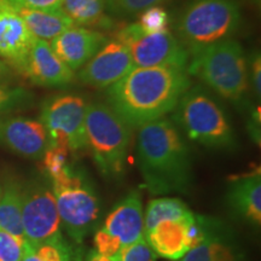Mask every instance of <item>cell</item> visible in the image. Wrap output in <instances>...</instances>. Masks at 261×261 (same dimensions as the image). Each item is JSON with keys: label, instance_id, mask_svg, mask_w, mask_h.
I'll list each match as a JSON object with an SVG mask.
<instances>
[{"label": "cell", "instance_id": "6da1fadb", "mask_svg": "<svg viewBox=\"0 0 261 261\" xmlns=\"http://www.w3.org/2000/svg\"><path fill=\"white\" fill-rule=\"evenodd\" d=\"M190 87L184 68H135L108 87L107 106L130 128H140L172 113Z\"/></svg>", "mask_w": 261, "mask_h": 261}, {"label": "cell", "instance_id": "7a4b0ae2", "mask_svg": "<svg viewBox=\"0 0 261 261\" xmlns=\"http://www.w3.org/2000/svg\"><path fill=\"white\" fill-rule=\"evenodd\" d=\"M137 161L144 187L154 196L188 194L194 172L190 149L172 120L142 126L137 136Z\"/></svg>", "mask_w": 261, "mask_h": 261}, {"label": "cell", "instance_id": "3957f363", "mask_svg": "<svg viewBox=\"0 0 261 261\" xmlns=\"http://www.w3.org/2000/svg\"><path fill=\"white\" fill-rule=\"evenodd\" d=\"M188 73L237 108L248 106V58L237 40L227 39L190 55Z\"/></svg>", "mask_w": 261, "mask_h": 261}, {"label": "cell", "instance_id": "277c9868", "mask_svg": "<svg viewBox=\"0 0 261 261\" xmlns=\"http://www.w3.org/2000/svg\"><path fill=\"white\" fill-rule=\"evenodd\" d=\"M172 113V121L192 142L217 150L237 146L236 133L226 112L205 87H190Z\"/></svg>", "mask_w": 261, "mask_h": 261}, {"label": "cell", "instance_id": "5b68a950", "mask_svg": "<svg viewBox=\"0 0 261 261\" xmlns=\"http://www.w3.org/2000/svg\"><path fill=\"white\" fill-rule=\"evenodd\" d=\"M48 180L62 226L69 240L83 244L100 218V200L92 180L84 168L73 163H68L60 175Z\"/></svg>", "mask_w": 261, "mask_h": 261}, {"label": "cell", "instance_id": "8992f818", "mask_svg": "<svg viewBox=\"0 0 261 261\" xmlns=\"http://www.w3.org/2000/svg\"><path fill=\"white\" fill-rule=\"evenodd\" d=\"M242 15L237 0H190L178 16L175 32L189 54L231 39Z\"/></svg>", "mask_w": 261, "mask_h": 261}, {"label": "cell", "instance_id": "52a82bcc", "mask_svg": "<svg viewBox=\"0 0 261 261\" xmlns=\"http://www.w3.org/2000/svg\"><path fill=\"white\" fill-rule=\"evenodd\" d=\"M87 148L98 171L109 180L125 174L132 128L104 103H91L85 117Z\"/></svg>", "mask_w": 261, "mask_h": 261}, {"label": "cell", "instance_id": "ba28073f", "mask_svg": "<svg viewBox=\"0 0 261 261\" xmlns=\"http://www.w3.org/2000/svg\"><path fill=\"white\" fill-rule=\"evenodd\" d=\"M128 50L136 68L174 67L188 69L190 54L168 29L146 33L138 23L120 28L115 35Z\"/></svg>", "mask_w": 261, "mask_h": 261}, {"label": "cell", "instance_id": "9c48e42d", "mask_svg": "<svg viewBox=\"0 0 261 261\" xmlns=\"http://www.w3.org/2000/svg\"><path fill=\"white\" fill-rule=\"evenodd\" d=\"M22 226L29 246H37L62 234L56 198L48 179H34L22 188Z\"/></svg>", "mask_w": 261, "mask_h": 261}, {"label": "cell", "instance_id": "30bf717a", "mask_svg": "<svg viewBox=\"0 0 261 261\" xmlns=\"http://www.w3.org/2000/svg\"><path fill=\"white\" fill-rule=\"evenodd\" d=\"M86 107L83 98L71 94L50 98L44 103L40 121L47 130L50 145H64L70 152L87 148Z\"/></svg>", "mask_w": 261, "mask_h": 261}, {"label": "cell", "instance_id": "8fae6325", "mask_svg": "<svg viewBox=\"0 0 261 261\" xmlns=\"http://www.w3.org/2000/svg\"><path fill=\"white\" fill-rule=\"evenodd\" d=\"M135 68L132 57L125 45L114 39L109 42L107 41L84 65L79 73V79L81 83L96 89H108Z\"/></svg>", "mask_w": 261, "mask_h": 261}, {"label": "cell", "instance_id": "7c38bea8", "mask_svg": "<svg viewBox=\"0 0 261 261\" xmlns=\"http://www.w3.org/2000/svg\"><path fill=\"white\" fill-rule=\"evenodd\" d=\"M0 145L22 158L41 160L50 140L40 120L0 116Z\"/></svg>", "mask_w": 261, "mask_h": 261}, {"label": "cell", "instance_id": "4fadbf2b", "mask_svg": "<svg viewBox=\"0 0 261 261\" xmlns=\"http://www.w3.org/2000/svg\"><path fill=\"white\" fill-rule=\"evenodd\" d=\"M203 241L177 261H246L237 234L226 223L203 215Z\"/></svg>", "mask_w": 261, "mask_h": 261}, {"label": "cell", "instance_id": "5bb4252c", "mask_svg": "<svg viewBox=\"0 0 261 261\" xmlns=\"http://www.w3.org/2000/svg\"><path fill=\"white\" fill-rule=\"evenodd\" d=\"M34 40L35 38L17 11L6 0H0V57L24 74Z\"/></svg>", "mask_w": 261, "mask_h": 261}, {"label": "cell", "instance_id": "9a60e30c", "mask_svg": "<svg viewBox=\"0 0 261 261\" xmlns=\"http://www.w3.org/2000/svg\"><path fill=\"white\" fill-rule=\"evenodd\" d=\"M24 75L41 87H64L74 79L73 70L55 54L51 45L37 38L29 51Z\"/></svg>", "mask_w": 261, "mask_h": 261}, {"label": "cell", "instance_id": "2e32d148", "mask_svg": "<svg viewBox=\"0 0 261 261\" xmlns=\"http://www.w3.org/2000/svg\"><path fill=\"white\" fill-rule=\"evenodd\" d=\"M106 42L103 33L74 25L52 39L50 45L55 54L74 71L84 67Z\"/></svg>", "mask_w": 261, "mask_h": 261}, {"label": "cell", "instance_id": "e0dca14e", "mask_svg": "<svg viewBox=\"0 0 261 261\" xmlns=\"http://www.w3.org/2000/svg\"><path fill=\"white\" fill-rule=\"evenodd\" d=\"M102 228L119 238L122 246L144 237V212L138 192H129L123 197L108 214Z\"/></svg>", "mask_w": 261, "mask_h": 261}, {"label": "cell", "instance_id": "ac0fdd59", "mask_svg": "<svg viewBox=\"0 0 261 261\" xmlns=\"http://www.w3.org/2000/svg\"><path fill=\"white\" fill-rule=\"evenodd\" d=\"M194 219L195 214L188 219L161 221L144 233L145 241L158 256L177 261L191 250L188 230Z\"/></svg>", "mask_w": 261, "mask_h": 261}, {"label": "cell", "instance_id": "d6986e66", "mask_svg": "<svg viewBox=\"0 0 261 261\" xmlns=\"http://www.w3.org/2000/svg\"><path fill=\"white\" fill-rule=\"evenodd\" d=\"M227 207L237 219L260 226L261 224V177L260 173L234 179L226 194Z\"/></svg>", "mask_w": 261, "mask_h": 261}, {"label": "cell", "instance_id": "ffe728a7", "mask_svg": "<svg viewBox=\"0 0 261 261\" xmlns=\"http://www.w3.org/2000/svg\"><path fill=\"white\" fill-rule=\"evenodd\" d=\"M15 10L24 21L33 37L41 39V40H52V39L57 38L58 35L67 31V29L75 25L74 22L62 10H58V11H42V10L22 8H17Z\"/></svg>", "mask_w": 261, "mask_h": 261}, {"label": "cell", "instance_id": "44dd1931", "mask_svg": "<svg viewBox=\"0 0 261 261\" xmlns=\"http://www.w3.org/2000/svg\"><path fill=\"white\" fill-rule=\"evenodd\" d=\"M83 244L67 240L63 234L37 246L27 243L21 261H84Z\"/></svg>", "mask_w": 261, "mask_h": 261}, {"label": "cell", "instance_id": "7402d4cb", "mask_svg": "<svg viewBox=\"0 0 261 261\" xmlns=\"http://www.w3.org/2000/svg\"><path fill=\"white\" fill-rule=\"evenodd\" d=\"M62 9L74 24L102 29L114 27L112 19L104 15L106 0H63Z\"/></svg>", "mask_w": 261, "mask_h": 261}, {"label": "cell", "instance_id": "603a6c76", "mask_svg": "<svg viewBox=\"0 0 261 261\" xmlns=\"http://www.w3.org/2000/svg\"><path fill=\"white\" fill-rule=\"evenodd\" d=\"M0 230L24 237L22 226V187L10 181L0 194Z\"/></svg>", "mask_w": 261, "mask_h": 261}, {"label": "cell", "instance_id": "cb8c5ba5", "mask_svg": "<svg viewBox=\"0 0 261 261\" xmlns=\"http://www.w3.org/2000/svg\"><path fill=\"white\" fill-rule=\"evenodd\" d=\"M194 217L190 208L178 197H159L149 202L144 213V233L165 220H180Z\"/></svg>", "mask_w": 261, "mask_h": 261}, {"label": "cell", "instance_id": "d4e9b609", "mask_svg": "<svg viewBox=\"0 0 261 261\" xmlns=\"http://www.w3.org/2000/svg\"><path fill=\"white\" fill-rule=\"evenodd\" d=\"M34 102V96L22 87H9L0 84V116L23 110Z\"/></svg>", "mask_w": 261, "mask_h": 261}, {"label": "cell", "instance_id": "484cf974", "mask_svg": "<svg viewBox=\"0 0 261 261\" xmlns=\"http://www.w3.org/2000/svg\"><path fill=\"white\" fill-rule=\"evenodd\" d=\"M70 150L64 145H50L42 156L44 172L47 179H54L60 175L67 167L68 156Z\"/></svg>", "mask_w": 261, "mask_h": 261}, {"label": "cell", "instance_id": "4316f807", "mask_svg": "<svg viewBox=\"0 0 261 261\" xmlns=\"http://www.w3.org/2000/svg\"><path fill=\"white\" fill-rule=\"evenodd\" d=\"M112 259L113 261H155L158 255L145 238L142 237L136 242L122 246Z\"/></svg>", "mask_w": 261, "mask_h": 261}, {"label": "cell", "instance_id": "83f0119b", "mask_svg": "<svg viewBox=\"0 0 261 261\" xmlns=\"http://www.w3.org/2000/svg\"><path fill=\"white\" fill-rule=\"evenodd\" d=\"M137 23L146 33L162 32L168 28L169 15L162 6H151L140 12L139 21Z\"/></svg>", "mask_w": 261, "mask_h": 261}, {"label": "cell", "instance_id": "f1b7e54d", "mask_svg": "<svg viewBox=\"0 0 261 261\" xmlns=\"http://www.w3.org/2000/svg\"><path fill=\"white\" fill-rule=\"evenodd\" d=\"M166 2L168 0H106V9L113 15L130 16Z\"/></svg>", "mask_w": 261, "mask_h": 261}, {"label": "cell", "instance_id": "f546056e", "mask_svg": "<svg viewBox=\"0 0 261 261\" xmlns=\"http://www.w3.org/2000/svg\"><path fill=\"white\" fill-rule=\"evenodd\" d=\"M24 237L0 230V261H21L25 248Z\"/></svg>", "mask_w": 261, "mask_h": 261}, {"label": "cell", "instance_id": "4dcf8cb0", "mask_svg": "<svg viewBox=\"0 0 261 261\" xmlns=\"http://www.w3.org/2000/svg\"><path fill=\"white\" fill-rule=\"evenodd\" d=\"M94 241V249L98 253L103 254V255L113 257L115 254L119 252L120 248L122 247L120 240L113 234L108 233L103 228H99L93 237Z\"/></svg>", "mask_w": 261, "mask_h": 261}, {"label": "cell", "instance_id": "1f68e13d", "mask_svg": "<svg viewBox=\"0 0 261 261\" xmlns=\"http://www.w3.org/2000/svg\"><path fill=\"white\" fill-rule=\"evenodd\" d=\"M12 8L42 10V11H58L62 10L63 0H6Z\"/></svg>", "mask_w": 261, "mask_h": 261}, {"label": "cell", "instance_id": "d6a6232c", "mask_svg": "<svg viewBox=\"0 0 261 261\" xmlns=\"http://www.w3.org/2000/svg\"><path fill=\"white\" fill-rule=\"evenodd\" d=\"M248 76L253 87L254 96L257 99L261 97V56L259 51H254L248 60Z\"/></svg>", "mask_w": 261, "mask_h": 261}, {"label": "cell", "instance_id": "836d02e7", "mask_svg": "<svg viewBox=\"0 0 261 261\" xmlns=\"http://www.w3.org/2000/svg\"><path fill=\"white\" fill-rule=\"evenodd\" d=\"M249 133L253 137L254 142L259 144L260 143V107L254 108L250 113V121H249Z\"/></svg>", "mask_w": 261, "mask_h": 261}, {"label": "cell", "instance_id": "e575fe53", "mask_svg": "<svg viewBox=\"0 0 261 261\" xmlns=\"http://www.w3.org/2000/svg\"><path fill=\"white\" fill-rule=\"evenodd\" d=\"M84 261H113V259L112 257L98 253L96 249H91L90 252L85 255Z\"/></svg>", "mask_w": 261, "mask_h": 261}, {"label": "cell", "instance_id": "d590c367", "mask_svg": "<svg viewBox=\"0 0 261 261\" xmlns=\"http://www.w3.org/2000/svg\"><path fill=\"white\" fill-rule=\"evenodd\" d=\"M8 74H9V69L6 68L4 62L0 60V81L6 79V77H8Z\"/></svg>", "mask_w": 261, "mask_h": 261}, {"label": "cell", "instance_id": "8d00e7d4", "mask_svg": "<svg viewBox=\"0 0 261 261\" xmlns=\"http://www.w3.org/2000/svg\"><path fill=\"white\" fill-rule=\"evenodd\" d=\"M0 194H2V190H0Z\"/></svg>", "mask_w": 261, "mask_h": 261}]
</instances>
